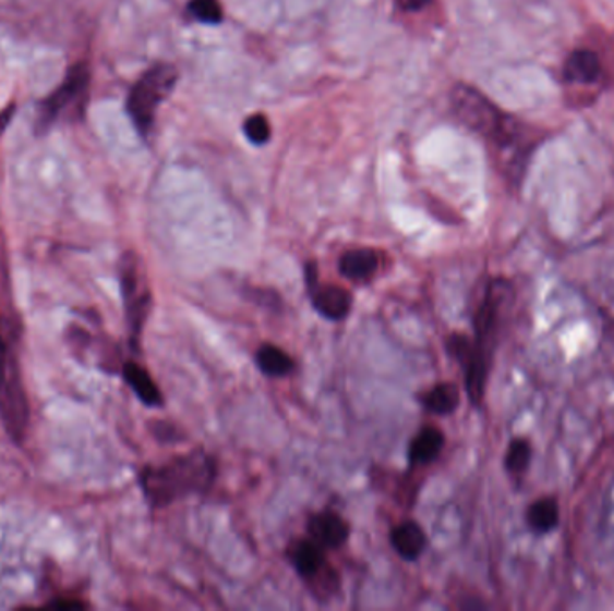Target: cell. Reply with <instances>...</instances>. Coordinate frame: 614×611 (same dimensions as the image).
Listing matches in <instances>:
<instances>
[{"label":"cell","instance_id":"6da1fadb","mask_svg":"<svg viewBox=\"0 0 614 611\" xmlns=\"http://www.w3.org/2000/svg\"><path fill=\"white\" fill-rule=\"evenodd\" d=\"M452 108L463 126L493 144L499 166L510 180L523 176L533 142L519 122L505 115L482 91L468 85L453 88Z\"/></svg>","mask_w":614,"mask_h":611},{"label":"cell","instance_id":"7a4b0ae2","mask_svg":"<svg viewBox=\"0 0 614 611\" xmlns=\"http://www.w3.org/2000/svg\"><path fill=\"white\" fill-rule=\"evenodd\" d=\"M213 472L214 466L207 455L193 454L178 457L158 468H146L141 480L147 500L155 508H162L204 488Z\"/></svg>","mask_w":614,"mask_h":611},{"label":"cell","instance_id":"3957f363","mask_svg":"<svg viewBox=\"0 0 614 611\" xmlns=\"http://www.w3.org/2000/svg\"><path fill=\"white\" fill-rule=\"evenodd\" d=\"M178 82V71L169 63H158L139 77L128 96L127 110L137 132L147 137L155 124V115Z\"/></svg>","mask_w":614,"mask_h":611},{"label":"cell","instance_id":"277c9868","mask_svg":"<svg viewBox=\"0 0 614 611\" xmlns=\"http://www.w3.org/2000/svg\"><path fill=\"white\" fill-rule=\"evenodd\" d=\"M91 90V71L85 63H77L67 72L65 80L44 99L38 113V130H49L58 122L74 121L83 115Z\"/></svg>","mask_w":614,"mask_h":611},{"label":"cell","instance_id":"5b68a950","mask_svg":"<svg viewBox=\"0 0 614 611\" xmlns=\"http://www.w3.org/2000/svg\"><path fill=\"white\" fill-rule=\"evenodd\" d=\"M0 419L8 435L15 441L24 440L29 424V404L16 369L15 357L0 329Z\"/></svg>","mask_w":614,"mask_h":611},{"label":"cell","instance_id":"8992f818","mask_svg":"<svg viewBox=\"0 0 614 611\" xmlns=\"http://www.w3.org/2000/svg\"><path fill=\"white\" fill-rule=\"evenodd\" d=\"M121 288L124 308H127L128 327L132 332L133 341H137L146 321L147 308H149V291L144 283L143 274L139 269L137 257L128 253L121 264Z\"/></svg>","mask_w":614,"mask_h":611},{"label":"cell","instance_id":"52a82bcc","mask_svg":"<svg viewBox=\"0 0 614 611\" xmlns=\"http://www.w3.org/2000/svg\"><path fill=\"white\" fill-rule=\"evenodd\" d=\"M449 350L457 357L458 363L462 364L466 382H468L469 399L472 404H480L485 391V380H487L489 359H485L472 341L463 335H453L449 341Z\"/></svg>","mask_w":614,"mask_h":611},{"label":"cell","instance_id":"ba28073f","mask_svg":"<svg viewBox=\"0 0 614 611\" xmlns=\"http://www.w3.org/2000/svg\"><path fill=\"white\" fill-rule=\"evenodd\" d=\"M311 536L315 538L316 543L327 549H336L346 543L349 538V526L341 516L333 515V513H322L316 515L310 524Z\"/></svg>","mask_w":614,"mask_h":611},{"label":"cell","instance_id":"9c48e42d","mask_svg":"<svg viewBox=\"0 0 614 611\" xmlns=\"http://www.w3.org/2000/svg\"><path fill=\"white\" fill-rule=\"evenodd\" d=\"M311 293H313V304L327 319L338 321V319L346 318L351 310V294L347 293L344 288L324 285V288L311 289Z\"/></svg>","mask_w":614,"mask_h":611},{"label":"cell","instance_id":"30bf717a","mask_svg":"<svg viewBox=\"0 0 614 611\" xmlns=\"http://www.w3.org/2000/svg\"><path fill=\"white\" fill-rule=\"evenodd\" d=\"M600 72H602V65H600L599 56L593 51H586V49L571 52L564 63V80L569 83L591 85L599 80Z\"/></svg>","mask_w":614,"mask_h":611},{"label":"cell","instance_id":"8fae6325","mask_svg":"<svg viewBox=\"0 0 614 611\" xmlns=\"http://www.w3.org/2000/svg\"><path fill=\"white\" fill-rule=\"evenodd\" d=\"M380 255L374 249H352L340 258V273L352 282H365L376 274Z\"/></svg>","mask_w":614,"mask_h":611},{"label":"cell","instance_id":"7c38bea8","mask_svg":"<svg viewBox=\"0 0 614 611\" xmlns=\"http://www.w3.org/2000/svg\"><path fill=\"white\" fill-rule=\"evenodd\" d=\"M122 375H124L127 384L135 391V394L143 400L144 404L152 405V407L162 404L160 389L153 382L152 377H149V374H147L143 366H139L137 363L130 361V363L124 364Z\"/></svg>","mask_w":614,"mask_h":611},{"label":"cell","instance_id":"4fadbf2b","mask_svg":"<svg viewBox=\"0 0 614 611\" xmlns=\"http://www.w3.org/2000/svg\"><path fill=\"white\" fill-rule=\"evenodd\" d=\"M293 563L300 576L305 579H316L325 572L324 547L318 546L315 540L300 541L294 547Z\"/></svg>","mask_w":614,"mask_h":611},{"label":"cell","instance_id":"5bb4252c","mask_svg":"<svg viewBox=\"0 0 614 611\" xmlns=\"http://www.w3.org/2000/svg\"><path fill=\"white\" fill-rule=\"evenodd\" d=\"M392 546L396 547V551L401 558L413 561L424 551L426 538L416 522H405L392 530Z\"/></svg>","mask_w":614,"mask_h":611},{"label":"cell","instance_id":"9a60e30c","mask_svg":"<svg viewBox=\"0 0 614 611\" xmlns=\"http://www.w3.org/2000/svg\"><path fill=\"white\" fill-rule=\"evenodd\" d=\"M561 521L555 499H539L527 511V524L535 535H549Z\"/></svg>","mask_w":614,"mask_h":611},{"label":"cell","instance_id":"2e32d148","mask_svg":"<svg viewBox=\"0 0 614 611\" xmlns=\"http://www.w3.org/2000/svg\"><path fill=\"white\" fill-rule=\"evenodd\" d=\"M444 447V435L441 430L428 427L417 435L410 447L411 465H430L437 460Z\"/></svg>","mask_w":614,"mask_h":611},{"label":"cell","instance_id":"e0dca14e","mask_svg":"<svg viewBox=\"0 0 614 611\" xmlns=\"http://www.w3.org/2000/svg\"><path fill=\"white\" fill-rule=\"evenodd\" d=\"M261 371L268 377H285L293 369V359L275 344H263L257 352Z\"/></svg>","mask_w":614,"mask_h":611},{"label":"cell","instance_id":"ac0fdd59","mask_svg":"<svg viewBox=\"0 0 614 611\" xmlns=\"http://www.w3.org/2000/svg\"><path fill=\"white\" fill-rule=\"evenodd\" d=\"M460 404V393L457 386L438 384L424 396V405L437 415H449Z\"/></svg>","mask_w":614,"mask_h":611},{"label":"cell","instance_id":"d6986e66","mask_svg":"<svg viewBox=\"0 0 614 611\" xmlns=\"http://www.w3.org/2000/svg\"><path fill=\"white\" fill-rule=\"evenodd\" d=\"M530 460H532V444L518 438L508 447L507 455H505V468L513 475L525 474L528 465H530Z\"/></svg>","mask_w":614,"mask_h":611},{"label":"cell","instance_id":"ffe728a7","mask_svg":"<svg viewBox=\"0 0 614 611\" xmlns=\"http://www.w3.org/2000/svg\"><path fill=\"white\" fill-rule=\"evenodd\" d=\"M189 11L196 21L204 24H219L224 21V10L218 0H191Z\"/></svg>","mask_w":614,"mask_h":611},{"label":"cell","instance_id":"44dd1931","mask_svg":"<svg viewBox=\"0 0 614 611\" xmlns=\"http://www.w3.org/2000/svg\"><path fill=\"white\" fill-rule=\"evenodd\" d=\"M244 133L249 140L254 142L257 146H263L269 140V135H272V127H269L268 119L266 115H252L244 121Z\"/></svg>","mask_w":614,"mask_h":611},{"label":"cell","instance_id":"7402d4cb","mask_svg":"<svg viewBox=\"0 0 614 611\" xmlns=\"http://www.w3.org/2000/svg\"><path fill=\"white\" fill-rule=\"evenodd\" d=\"M432 0H399V5H401L402 10L407 11H419L422 8H426Z\"/></svg>","mask_w":614,"mask_h":611},{"label":"cell","instance_id":"603a6c76","mask_svg":"<svg viewBox=\"0 0 614 611\" xmlns=\"http://www.w3.org/2000/svg\"><path fill=\"white\" fill-rule=\"evenodd\" d=\"M13 113H15V107L11 105V107L5 108L4 111H0V137L4 135V130L10 124L11 119H13Z\"/></svg>","mask_w":614,"mask_h":611},{"label":"cell","instance_id":"cb8c5ba5","mask_svg":"<svg viewBox=\"0 0 614 611\" xmlns=\"http://www.w3.org/2000/svg\"><path fill=\"white\" fill-rule=\"evenodd\" d=\"M51 608H67V610H72V608H85V604L80 601H55L49 604Z\"/></svg>","mask_w":614,"mask_h":611}]
</instances>
